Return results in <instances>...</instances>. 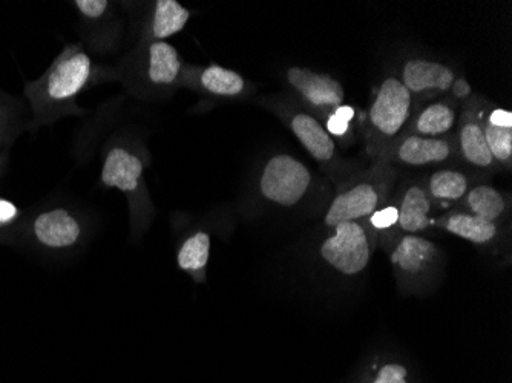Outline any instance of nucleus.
Instances as JSON below:
<instances>
[{
    "instance_id": "nucleus-8",
    "label": "nucleus",
    "mask_w": 512,
    "mask_h": 383,
    "mask_svg": "<svg viewBox=\"0 0 512 383\" xmlns=\"http://www.w3.org/2000/svg\"><path fill=\"white\" fill-rule=\"evenodd\" d=\"M131 43L166 42L181 33L191 19V11L177 0L122 2Z\"/></svg>"
},
{
    "instance_id": "nucleus-33",
    "label": "nucleus",
    "mask_w": 512,
    "mask_h": 383,
    "mask_svg": "<svg viewBox=\"0 0 512 383\" xmlns=\"http://www.w3.org/2000/svg\"><path fill=\"white\" fill-rule=\"evenodd\" d=\"M8 161H10V155H8V152L0 154V180L4 178L5 172H7Z\"/></svg>"
},
{
    "instance_id": "nucleus-4",
    "label": "nucleus",
    "mask_w": 512,
    "mask_h": 383,
    "mask_svg": "<svg viewBox=\"0 0 512 383\" xmlns=\"http://www.w3.org/2000/svg\"><path fill=\"white\" fill-rule=\"evenodd\" d=\"M184 66L177 48L168 42L131 43L115 63L117 82L129 95L152 102L168 97L183 85Z\"/></svg>"
},
{
    "instance_id": "nucleus-3",
    "label": "nucleus",
    "mask_w": 512,
    "mask_h": 383,
    "mask_svg": "<svg viewBox=\"0 0 512 383\" xmlns=\"http://www.w3.org/2000/svg\"><path fill=\"white\" fill-rule=\"evenodd\" d=\"M85 213L66 203H46L23 212L14 226L0 232V243L42 253L74 252L89 238Z\"/></svg>"
},
{
    "instance_id": "nucleus-6",
    "label": "nucleus",
    "mask_w": 512,
    "mask_h": 383,
    "mask_svg": "<svg viewBox=\"0 0 512 383\" xmlns=\"http://www.w3.org/2000/svg\"><path fill=\"white\" fill-rule=\"evenodd\" d=\"M413 114V95L399 77H387L376 91L365 120L367 152L373 160L382 149L401 137Z\"/></svg>"
},
{
    "instance_id": "nucleus-14",
    "label": "nucleus",
    "mask_w": 512,
    "mask_h": 383,
    "mask_svg": "<svg viewBox=\"0 0 512 383\" xmlns=\"http://www.w3.org/2000/svg\"><path fill=\"white\" fill-rule=\"evenodd\" d=\"M482 97L474 94L467 103L460 106L457 120L456 141L459 158L479 171H496V161L491 155L482 128Z\"/></svg>"
},
{
    "instance_id": "nucleus-7",
    "label": "nucleus",
    "mask_w": 512,
    "mask_h": 383,
    "mask_svg": "<svg viewBox=\"0 0 512 383\" xmlns=\"http://www.w3.org/2000/svg\"><path fill=\"white\" fill-rule=\"evenodd\" d=\"M77 13L80 43L92 57H111L122 50L128 22L122 5L111 0H76L71 2Z\"/></svg>"
},
{
    "instance_id": "nucleus-32",
    "label": "nucleus",
    "mask_w": 512,
    "mask_h": 383,
    "mask_svg": "<svg viewBox=\"0 0 512 383\" xmlns=\"http://www.w3.org/2000/svg\"><path fill=\"white\" fill-rule=\"evenodd\" d=\"M332 115H335L336 118H339V120H342V122L347 123V125H350V122H352L353 118H355L356 111L352 108V106L342 105L339 106L338 109H335Z\"/></svg>"
},
{
    "instance_id": "nucleus-19",
    "label": "nucleus",
    "mask_w": 512,
    "mask_h": 383,
    "mask_svg": "<svg viewBox=\"0 0 512 383\" xmlns=\"http://www.w3.org/2000/svg\"><path fill=\"white\" fill-rule=\"evenodd\" d=\"M437 256V247L419 235H405L391 252L390 259L396 269L407 275H417L430 267Z\"/></svg>"
},
{
    "instance_id": "nucleus-9",
    "label": "nucleus",
    "mask_w": 512,
    "mask_h": 383,
    "mask_svg": "<svg viewBox=\"0 0 512 383\" xmlns=\"http://www.w3.org/2000/svg\"><path fill=\"white\" fill-rule=\"evenodd\" d=\"M312 186L309 167L290 154H275L263 164L256 189L267 203L293 207Z\"/></svg>"
},
{
    "instance_id": "nucleus-29",
    "label": "nucleus",
    "mask_w": 512,
    "mask_h": 383,
    "mask_svg": "<svg viewBox=\"0 0 512 383\" xmlns=\"http://www.w3.org/2000/svg\"><path fill=\"white\" fill-rule=\"evenodd\" d=\"M448 95H450L451 99L456 100L459 105H463V103H467L473 97L474 92L465 77H457L453 85H451Z\"/></svg>"
},
{
    "instance_id": "nucleus-30",
    "label": "nucleus",
    "mask_w": 512,
    "mask_h": 383,
    "mask_svg": "<svg viewBox=\"0 0 512 383\" xmlns=\"http://www.w3.org/2000/svg\"><path fill=\"white\" fill-rule=\"evenodd\" d=\"M486 120L499 128L512 129V112L503 108H491V103L486 106Z\"/></svg>"
},
{
    "instance_id": "nucleus-25",
    "label": "nucleus",
    "mask_w": 512,
    "mask_h": 383,
    "mask_svg": "<svg viewBox=\"0 0 512 383\" xmlns=\"http://www.w3.org/2000/svg\"><path fill=\"white\" fill-rule=\"evenodd\" d=\"M486 100L482 102V128L483 134H485L486 143L490 148L491 155H493L494 161H496L499 169H511L512 164V129L499 128V126L491 125L486 120V106H488Z\"/></svg>"
},
{
    "instance_id": "nucleus-15",
    "label": "nucleus",
    "mask_w": 512,
    "mask_h": 383,
    "mask_svg": "<svg viewBox=\"0 0 512 383\" xmlns=\"http://www.w3.org/2000/svg\"><path fill=\"white\" fill-rule=\"evenodd\" d=\"M181 88L218 100L244 99L253 92V85L246 77L217 63L184 66Z\"/></svg>"
},
{
    "instance_id": "nucleus-1",
    "label": "nucleus",
    "mask_w": 512,
    "mask_h": 383,
    "mask_svg": "<svg viewBox=\"0 0 512 383\" xmlns=\"http://www.w3.org/2000/svg\"><path fill=\"white\" fill-rule=\"evenodd\" d=\"M117 82L114 65L92 57L80 42L65 45L42 76L25 83L23 94L30 108L28 131L51 126L66 117H82L79 97L92 86Z\"/></svg>"
},
{
    "instance_id": "nucleus-21",
    "label": "nucleus",
    "mask_w": 512,
    "mask_h": 383,
    "mask_svg": "<svg viewBox=\"0 0 512 383\" xmlns=\"http://www.w3.org/2000/svg\"><path fill=\"white\" fill-rule=\"evenodd\" d=\"M463 212L471 213L474 217L496 223L505 217L508 201L505 195L488 183H476L470 187L467 195L460 201Z\"/></svg>"
},
{
    "instance_id": "nucleus-20",
    "label": "nucleus",
    "mask_w": 512,
    "mask_h": 383,
    "mask_svg": "<svg viewBox=\"0 0 512 383\" xmlns=\"http://www.w3.org/2000/svg\"><path fill=\"white\" fill-rule=\"evenodd\" d=\"M424 181L433 203H460L474 184L470 174L453 167H440Z\"/></svg>"
},
{
    "instance_id": "nucleus-23",
    "label": "nucleus",
    "mask_w": 512,
    "mask_h": 383,
    "mask_svg": "<svg viewBox=\"0 0 512 383\" xmlns=\"http://www.w3.org/2000/svg\"><path fill=\"white\" fill-rule=\"evenodd\" d=\"M437 226L448 230L459 238L467 239L477 246L491 243L497 236L496 223L474 217L471 213L463 212V210L462 212L454 210V212L448 213L447 217L437 221Z\"/></svg>"
},
{
    "instance_id": "nucleus-2",
    "label": "nucleus",
    "mask_w": 512,
    "mask_h": 383,
    "mask_svg": "<svg viewBox=\"0 0 512 383\" xmlns=\"http://www.w3.org/2000/svg\"><path fill=\"white\" fill-rule=\"evenodd\" d=\"M100 183L125 195L129 209V236L142 238L155 217V206L146 183L148 149L129 134L112 135L103 146Z\"/></svg>"
},
{
    "instance_id": "nucleus-18",
    "label": "nucleus",
    "mask_w": 512,
    "mask_h": 383,
    "mask_svg": "<svg viewBox=\"0 0 512 383\" xmlns=\"http://www.w3.org/2000/svg\"><path fill=\"white\" fill-rule=\"evenodd\" d=\"M433 204L424 180L407 184L396 203L398 206L396 227L407 235H416L422 230H427L433 224L430 217Z\"/></svg>"
},
{
    "instance_id": "nucleus-11",
    "label": "nucleus",
    "mask_w": 512,
    "mask_h": 383,
    "mask_svg": "<svg viewBox=\"0 0 512 383\" xmlns=\"http://www.w3.org/2000/svg\"><path fill=\"white\" fill-rule=\"evenodd\" d=\"M319 252L338 272L358 275L368 266L373 252L370 227L365 220L338 224L335 235L325 239Z\"/></svg>"
},
{
    "instance_id": "nucleus-28",
    "label": "nucleus",
    "mask_w": 512,
    "mask_h": 383,
    "mask_svg": "<svg viewBox=\"0 0 512 383\" xmlns=\"http://www.w3.org/2000/svg\"><path fill=\"white\" fill-rule=\"evenodd\" d=\"M407 368L398 364H388L379 371L375 383H407Z\"/></svg>"
},
{
    "instance_id": "nucleus-13",
    "label": "nucleus",
    "mask_w": 512,
    "mask_h": 383,
    "mask_svg": "<svg viewBox=\"0 0 512 383\" xmlns=\"http://www.w3.org/2000/svg\"><path fill=\"white\" fill-rule=\"evenodd\" d=\"M269 108L286 122L287 128L298 138L302 148L312 155L313 160L324 166H332L338 154L336 141L316 115L284 102H269Z\"/></svg>"
},
{
    "instance_id": "nucleus-31",
    "label": "nucleus",
    "mask_w": 512,
    "mask_h": 383,
    "mask_svg": "<svg viewBox=\"0 0 512 383\" xmlns=\"http://www.w3.org/2000/svg\"><path fill=\"white\" fill-rule=\"evenodd\" d=\"M324 126L333 138H342L348 131H350V125L342 122V120L336 118L335 115H330V117L325 120Z\"/></svg>"
},
{
    "instance_id": "nucleus-16",
    "label": "nucleus",
    "mask_w": 512,
    "mask_h": 383,
    "mask_svg": "<svg viewBox=\"0 0 512 383\" xmlns=\"http://www.w3.org/2000/svg\"><path fill=\"white\" fill-rule=\"evenodd\" d=\"M401 82L414 99V112L422 102L437 95H447L457 79L454 69L444 63L427 59H410L402 65Z\"/></svg>"
},
{
    "instance_id": "nucleus-12",
    "label": "nucleus",
    "mask_w": 512,
    "mask_h": 383,
    "mask_svg": "<svg viewBox=\"0 0 512 383\" xmlns=\"http://www.w3.org/2000/svg\"><path fill=\"white\" fill-rule=\"evenodd\" d=\"M286 80L301 102L310 111L319 114L322 123L335 109L345 105L344 86L330 74L315 73L309 68L292 66L287 69Z\"/></svg>"
},
{
    "instance_id": "nucleus-22",
    "label": "nucleus",
    "mask_w": 512,
    "mask_h": 383,
    "mask_svg": "<svg viewBox=\"0 0 512 383\" xmlns=\"http://www.w3.org/2000/svg\"><path fill=\"white\" fill-rule=\"evenodd\" d=\"M30 112L27 105L14 95L0 89V154L16 143L22 132L28 131Z\"/></svg>"
},
{
    "instance_id": "nucleus-10",
    "label": "nucleus",
    "mask_w": 512,
    "mask_h": 383,
    "mask_svg": "<svg viewBox=\"0 0 512 383\" xmlns=\"http://www.w3.org/2000/svg\"><path fill=\"white\" fill-rule=\"evenodd\" d=\"M460 160L456 134L445 137L401 135L376 155L375 163L391 166L430 167L450 164Z\"/></svg>"
},
{
    "instance_id": "nucleus-27",
    "label": "nucleus",
    "mask_w": 512,
    "mask_h": 383,
    "mask_svg": "<svg viewBox=\"0 0 512 383\" xmlns=\"http://www.w3.org/2000/svg\"><path fill=\"white\" fill-rule=\"evenodd\" d=\"M23 212L7 198L0 197V232L14 226L22 218Z\"/></svg>"
},
{
    "instance_id": "nucleus-24",
    "label": "nucleus",
    "mask_w": 512,
    "mask_h": 383,
    "mask_svg": "<svg viewBox=\"0 0 512 383\" xmlns=\"http://www.w3.org/2000/svg\"><path fill=\"white\" fill-rule=\"evenodd\" d=\"M211 256V235L203 230L192 233L184 239L177 253V264L183 272L192 276L195 282L206 281V267Z\"/></svg>"
},
{
    "instance_id": "nucleus-26",
    "label": "nucleus",
    "mask_w": 512,
    "mask_h": 383,
    "mask_svg": "<svg viewBox=\"0 0 512 383\" xmlns=\"http://www.w3.org/2000/svg\"><path fill=\"white\" fill-rule=\"evenodd\" d=\"M365 221H367L370 229H391V227L396 226V223H398V206H396V203L384 204L381 209L376 210V212Z\"/></svg>"
},
{
    "instance_id": "nucleus-5",
    "label": "nucleus",
    "mask_w": 512,
    "mask_h": 383,
    "mask_svg": "<svg viewBox=\"0 0 512 383\" xmlns=\"http://www.w3.org/2000/svg\"><path fill=\"white\" fill-rule=\"evenodd\" d=\"M396 177V167L375 163L370 171L339 190L325 213V224L335 229L338 224L368 220L376 210L388 203Z\"/></svg>"
},
{
    "instance_id": "nucleus-17",
    "label": "nucleus",
    "mask_w": 512,
    "mask_h": 383,
    "mask_svg": "<svg viewBox=\"0 0 512 383\" xmlns=\"http://www.w3.org/2000/svg\"><path fill=\"white\" fill-rule=\"evenodd\" d=\"M460 106L450 95H444L442 99L417 109L402 135L436 138L453 134L459 120Z\"/></svg>"
}]
</instances>
